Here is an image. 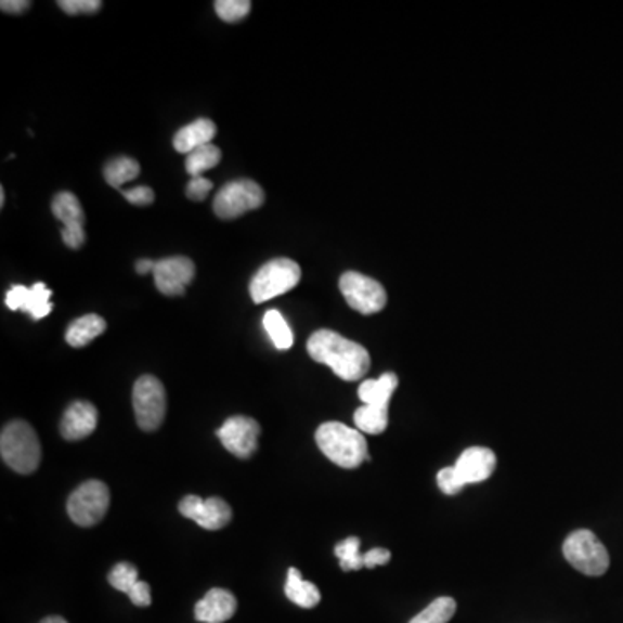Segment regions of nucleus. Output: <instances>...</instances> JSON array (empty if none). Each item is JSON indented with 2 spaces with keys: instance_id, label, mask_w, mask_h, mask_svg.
Returning a JSON list of instances; mask_svg holds the SVG:
<instances>
[{
  "instance_id": "obj_1",
  "label": "nucleus",
  "mask_w": 623,
  "mask_h": 623,
  "mask_svg": "<svg viewBox=\"0 0 623 623\" xmlns=\"http://www.w3.org/2000/svg\"><path fill=\"white\" fill-rule=\"evenodd\" d=\"M310 358L319 364L332 367L343 381L364 378L371 367L369 352L362 345L347 340L329 329H319L307 341Z\"/></svg>"
},
{
  "instance_id": "obj_20",
  "label": "nucleus",
  "mask_w": 623,
  "mask_h": 623,
  "mask_svg": "<svg viewBox=\"0 0 623 623\" xmlns=\"http://www.w3.org/2000/svg\"><path fill=\"white\" fill-rule=\"evenodd\" d=\"M104 332H106V321L101 315L87 314L69 324L66 329V341L74 349H82Z\"/></svg>"
},
{
  "instance_id": "obj_30",
  "label": "nucleus",
  "mask_w": 623,
  "mask_h": 623,
  "mask_svg": "<svg viewBox=\"0 0 623 623\" xmlns=\"http://www.w3.org/2000/svg\"><path fill=\"white\" fill-rule=\"evenodd\" d=\"M66 14L77 16V14H92L98 13L103 8L101 0H60L57 2Z\"/></svg>"
},
{
  "instance_id": "obj_37",
  "label": "nucleus",
  "mask_w": 623,
  "mask_h": 623,
  "mask_svg": "<svg viewBox=\"0 0 623 623\" xmlns=\"http://www.w3.org/2000/svg\"><path fill=\"white\" fill-rule=\"evenodd\" d=\"M40 623H68L65 619H61V616H48V619H43Z\"/></svg>"
},
{
  "instance_id": "obj_2",
  "label": "nucleus",
  "mask_w": 623,
  "mask_h": 623,
  "mask_svg": "<svg viewBox=\"0 0 623 623\" xmlns=\"http://www.w3.org/2000/svg\"><path fill=\"white\" fill-rule=\"evenodd\" d=\"M315 442L327 459L345 469H355L369 459L364 434L343 423L332 421L319 426Z\"/></svg>"
},
{
  "instance_id": "obj_16",
  "label": "nucleus",
  "mask_w": 623,
  "mask_h": 623,
  "mask_svg": "<svg viewBox=\"0 0 623 623\" xmlns=\"http://www.w3.org/2000/svg\"><path fill=\"white\" fill-rule=\"evenodd\" d=\"M98 408L91 402H74L66 408L65 416L61 419V434L69 442L83 440L94 433L98 426Z\"/></svg>"
},
{
  "instance_id": "obj_32",
  "label": "nucleus",
  "mask_w": 623,
  "mask_h": 623,
  "mask_svg": "<svg viewBox=\"0 0 623 623\" xmlns=\"http://www.w3.org/2000/svg\"><path fill=\"white\" fill-rule=\"evenodd\" d=\"M213 190V184L205 177H194L191 179L190 184L185 187V194H187V198L193 199V202H203V199L207 198L210 191Z\"/></svg>"
},
{
  "instance_id": "obj_19",
  "label": "nucleus",
  "mask_w": 623,
  "mask_h": 623,
  "mask_svg": "<svg viewBox=\"0 0 623 623\" xmlns=\"http://www.w3.org/2000/svg\"><path fill=\"white\" fill-rule=\"evenodd\" d=\"M399 387V378L395 373H385L378 379H366L359 387V399L364 405L373 407H388L391 395Z\"/></svg>"
},
{
  "instance_id": "obj_31",
  "label": "nucleus",
  "mask_w": 623,
  "mask_h": 623,
  "mask_svg": "<svg viewBox=\"0 0 623 623\" xmlns=\"http://www.w3.org/2000/svg\"><path fill=\"white\" fill-rule=\"evenodd\" d=\"M121 194L130 205H135V207H150L155 202V191L147 185H138V187L127 191L121 190Z\"/></svg>"
},
{
  "instance_id": "obj_35",
  "label": "nucleus",
  "mask_w": 623,
  "mask_h": 623,
  "mask_svg": "<svg viewBox=\"0 0 623 623\" xmlns=\"http://www.w3.org/2000/svg\"><path fill=\"white\" fill-rule=\"evenodd\" d=\"M31 2H28V0H2V2H0V8H2V11L9 14L25 13V11H28Z\"/></svg>"
},
{
  "instance_id": "obj_25",
  "label": "nucleus",
  "mask_w": 623,
  "mask_h": 623,
  "mask_svg": "<svg viewBox=\"0 0 623 623\" xmlns=\"http://www.w3.org/2000/svg\"><path fill=\"white\" fill-rule=\"evenodd\" d=\"M222 159V151L216 144L198 147L187 155L185 159V170L191 177H203L210 168H216Z\"/></svg>"
},
{
  "instance_id": "obj_38",
  "label": "nucleus",
  "mask_w": 623,
  "mask_h": 623,
  "mask_svg": "<svg viewBox=\"0 0 623 623\" xmlns=\"http://www.w3.org/2000/svg\"><path fill=\"white\" fill-rule=\"evenodd\" d=\"M5 193L4 190H0V207H4Z\"/></svg>"
},
{
  "instance_id": "obj_27",
  "label": "nucleus",
  "mask_w": 623,
  "mask_h": 623,
  "mask_svg": "<svg viewBox=\"0 0 623 623\" xmlns=\"http://www.w3.org/2000/svg\"><path fill=\"white\" fill-rule=\"evenodd\" d=\"M336 558L340 559L343 572H358L364 568V555H361V538L349 537L335 547Z\"/></svg>"
},
{
  "instance_id": "obj_26",
  "label": "nucleus",
  "mask_w": 623,
  "mask_h": 623,
  "mask_svg": "<svg viewBox=\"0 0 623 623\" xmlns=\"http://www.w3.org/2000/svg\"><path fill=\"white\" fill-rule=\"evenodd\" d=\"M456 601L452 598H439L431 602L430 607L414 616L408 623H449L456 615Z\"/></svg>"
},
{
  "instance_id": "obj_36",
  "label": "nucleus",
  "mask_w": 623,
  "mask_h": 623,
  "mask_svg": "<svg viewBox=\"0 0 623 623\" xmlns=\"http://www.w3.org/2000/svg\"><path fill=\"white\" fill-rule=\"evenodd\" d=\"M155 265L156 262H153L150 258H142V260L135 263V271H138V274L144 275L147 274V272L155 271Z\"/></svg>"
},
{
  "instance_id": "obj_21",
  "label": "nucleus",
  "mask_w": 623,
  "mask_h": 623,
  "mask_svg": "<svg viewBox=\"0 0 623 623\" xmlns=\"http://www.w3.org/2000/svg\"><path fill=\"white\" fill-rule=\"evenodd\" d=\"M284 593H286V598L289 601L295 602L300 608H306V610L315 608L321 602V593H319L317 585L303 581L300 570H297V568H289Z\"/></svg>"
},
{
  "instance_id": "obj_23",
  "label": "nucleus",
  "mask_w": 623,
  "mask_h": 623,
  "mask_svg": "<svg viewBox=\"0 0 623 623\" xmlns=\"http://www.w3.org/2000/svg\"><path fill=\"white\" fill-rule=\"evenodd\" d=\"M263 327H265L267 335L271 336L272 343L277 350L291 349L295 343V336H293L291 327L286 323L280 310H267L263 315Z\"/></svg>"
},
{
  "instance_id": "obj_28",
  "label": "nucleus",
  "mask_w": 623,
  "mask_h": 623,
  "mask_svg": "<svg viewBox=\"0 0 623 623\" xmlns=\"http://www.w3.org/2000/svg\"><path fill=\"white\" fill-rule=\"evenodd\" d=\"M108 582L112 584L113 589L120 590V593L129 596L133 585L139 582L138 568L132 567L130 563L115 564V568L109 572Z\"/></svg>"
},
{
  "instance_id": "obj_3",
  "label": "nucleus",
  "mask_w": 623,
  "mask_h": 623,
  "mask_svg": "<svg viewBox=\"0 0 623 623\" xmlns=\"http://www.w3.org/2000/svg\"><path fill=\"white\" fill-rule=\"evenodd\" d=\"M497 465L494 452L486 447H469L460 454L456 465L440 469L437 483L445 495H456L466 485L482 483L492 477Z\"/></svg>"
},
{
  "instance_id": "obj_8",
  "label": "nucleus",
  "mask_w": 623,
  "mask_h": 623,
  "mask_svg": "<svg viewBox=\"0 0 623 623\" xmlns=\"http://www.w3.org/2000/svg\"><path fill=\"white\" fill-rule=\"evenodd\" d=\"M263 202L265 193L257 182L239 179L229 182L219 191L213 202V211L219 219L233 220L262 207Z\"/></svg>"
},
{
  "instance_id": "obj_13",
  "label": "nucleus",
  "mask_w": 623,
  "mask_h": 623,
  "mask_svg": "<svg viewBox=\"0 0 623 623\" xmlns=\"http://www.w3.org/2000/svg\"><path fill=\"white\" fill-rule=\"evenodd\" d=\"M179 511L205 530L224 529L233 518L231 506L224 498L219 497L202 498L198 495H187L179 504Z\"/></svg>"
},
{
  "instance_id": "obj_34",
  "label": "nucleus",
  "mask_w": 623,
  "mask_h": 623,
  "mask_svg": "<svg viewBox=\"0 0 623 623\" xmlns=\"http://www.w3.org/2000/svg\"><path fill=\"white\" fill-rule=\"evenodd\" d=\"M391 559V553L388 549H381V547H376V549H371L369 553L364 555V568H376L387 564Z\"/></svg>"
},
{
  "instance_id": "obj_11",
  "label": "nucleus",
  "mask_w": 623,
  "mask_h": 623,
  "mask_svg": "<svg viewBox=\"0 0 623 623\" xmlns=\"http://www.w3.org/2000/svg\"><path fill=\"white\" fill-rule=\"evenodd\" d=\"M52 213L65 224V229H61L63 243L72 249L82 248L86 243V211L77 196L69 191L56 194L52 199Z\"/></svg>"
},
{
  "instance_id": "obj_15",
  "label": "nucleus",
  "mask_w": 623,
  "mask_h": 623,
  "mask_svg": "<svg viewBox=\"0 0 623 623\" xmlns=\"http://www.w3.org/2000/svg\"><path fill=\"white\" fill-rule=\"evenodd\" d=\"M52 291L43 283H35L31 288H26L23 284H14L13 288L5 293V306L9 309L28 312L35 321L48 317L51 314Z\"/></svg>"
},
{
  "instance_id": "obj_24",
  "label": "nucleus",
  "mask_w": 623,
  "mask_h": 623,
  "mask_svg": "<svg viewBox=\"0 0 623 623\" xmlns=\"http://www.w3.org/2000/svg\"><path fill=\"white\" fill-rule=\"evenodd\" d=\"M353 421L361 433L379 434L387 430L388 407H373V405H362L353 414Z\"/></svg>"
},
{
  "instance_id": "obj_6",
  "label": "nucleus",
  "mask_w": 623,
  "mask_h": 623,
  "mask_svg": "<svg viewBox=\"0 0 623 623\" xmlns=\"http://www.w3.org/2000/svg\"><path fill=\"white\" fill-rule=\"evenodd\" d=\"M568 563L587 576H601L610 568V555L602 542L590 530L570 533L563 544Z\"/></svg>"
},
{
  "instance_id": "obj_29",
  "label": "nucleus",
  "mask_w": 623,
  "mask_h": 623,
  "mask_svg": "<svg viewBox=\"0 0 623 623\" xmlns=\"http://www.w3.org/2000/svg\"><path fill=\"white\" fill-rule=\"evenodd\" d=\"M216 11L220 20L225 23L242 22L251 11L249 0H217Z\"/></svg>"
},
{
  "instance_id": "obj_9",
  "label": "nucleus",
  "mask_w": 623,
  "mask_h": 623,
  "mask_svg": "<svg viewBox=\"0 0 623 623\" xmlns=\"http://www.w3.org/2000/svg\"><path fill=\"white\" fill-rule=\"evenodd\" d=\"M109 507L108 486L100 480H89L68 498V515L78 527H94L103 520Z\"/></svg>"
},
{
  "instance_id": "obj_14",
  "label": "nucleus",
  "mask_w": 623,
  "mask_h": 623,
  "mask_svg": "<svg viewBox=\"0 0 623 623\" xmlns=\"http://www.w3.org/2000/svg\"><path fill=\"white\" fill-rule=\"evenodd\" d=\"M196 267L187 257H168L158 260L155 265V284L165 297H181L187 284L194 280Z\"/></svg>"
},
{
  "instance_id": "obj_17",
  "label": "nucleus",
  "mask_w": 623,
  "mask_h": 623,
  "mask_svg": "<svg viewBox=\"0 0 623 623\" xmlns=\"http://www.w3.org/2000/svg\"><path fill=\"white\" fill-rule=\"evenodd\" d=\"M236 610L237 601L233 594L225 589H211L194 608V616L203 623H224L233 619Z\"/></svg>"
},
{
  "instance_id": "obj_7",
  "label": "nucleus",
  "mask_w": 623,
  "mask_h": 623,
  "mask_svg": "<svg viewBox=\"0 0 623 623\" xmlns=\"http://www.w3.org/2000/svg\"><path fill=\"white\" fill-rule=\"evenodd\" d=\"M133 411L141 430H158L167 414V393L155 376H141L133 385Z\"/></svg>"
},
{
  "instance_id": "obj_22",
  "label": "nucleus",
  "mask_w": 623,
  "mask_h": 623,
  "mask_svg": "<svg viewBox=\"0 0 623 623\" xmlns=\"http://www.w3.org/2000/svg\"><path fill=\"white\" fill-rule=\"evenodd\" d=\"M139 173H141V165L129 156L109 159L104 167V179L115 190H120L121 185L138 179Z\"/></svg>"
},
{
  "instance_id": "obj_18",
  "label": "nucleus",
  "mask_w": 623,
  "mask_h": 623,
  "mask_svg": "<svg viewBox=\"0 0 623 623\" xmlns=\"http://www.w3.org/2000/svg\"><path fill=\"white\" fill-rule=\"evenodd\" d=\"M217 125L210 118H198L193 124L185 125L173 138V147L182 155H190L198 147L211 144L216 139Z\"/></svg>"
},
{
  "instance_id": "obj_33",
  "label": "nucleus",
  "mask_w": 623,
  "mask_h": 623,
  "mask_svg": "<svg viewBox=\"0 0 623 623\" xmlns=\"http://www.w3.org/2000/svg\"><path fill=\"white\" fill-rule=\"evenodd\" d=\"M130 601L135 605V607L146 608L151 605V589L150 584L146 582L139 581L138 584L133 585V589L129 593Z\"/></svg>"
},
{
  "instance_id": "obj_10",
  "label": "nucleus",
  "mask_w": 623,
  "mask_h": 623,
  "mask_svg": "<svg viewBox=\"0 0 623 623\" xmlns=\"http://www.w3.org/2000/svg\"><path fill=\"white\" fill-rule=\"evenodd\" d=\"M340 289L345 300L359 314L373 315L387 307V291L378 281L361 272H345L340 277Z\"/></svg>"
},
{
  "instance_id": "obj_5",
  "label": "nucleus",
  "mask_w": 623,
  "mask_h": 623,
  "mask_svg": "<svg viewBox=\"0 0 623 623\" xmlns=\"http://www.w3.org/2000/svg\"><path fill=\"white\" fill-rule=\"evenodd\" d=\"M301 269L291 258H274L258 269L249 283V295L255 303H265L272 298L297 288Z\"/></svg>"
},
{
  "instance_id": "obj_12",
  "label": "nucleus",
  "mask_w": 623,
  "mask_h": 623,
  "mask_svg": "<svg viewBox=\"0 0 623 623\" xmlns=\"http://www.w3.org/2000/svg\"><path fill=\"white\" fill-rule=\"evenodd\" d=\"M258 434H260V425L246 416L229 417L217 431L222 445L239 459L254 456L258 447Z\"/></svg>"
},
{
  "instance_id": "obj_4",
  "label": "nucleus",
  "mask_w": 623,
  "mask_h": 623,
  "mask_svg": "<svg viewBox=\"0 0 623 623\" xmlns=\"http://www.w3.org/2000/svg\"><path fill=\"white\" fill-rule=\"evenodd\" d=\"M2 460L16 473L30 475L39 468L42 447L34 428L26 421H11L0 437Z\"/></svg>"
}]
</instances>
